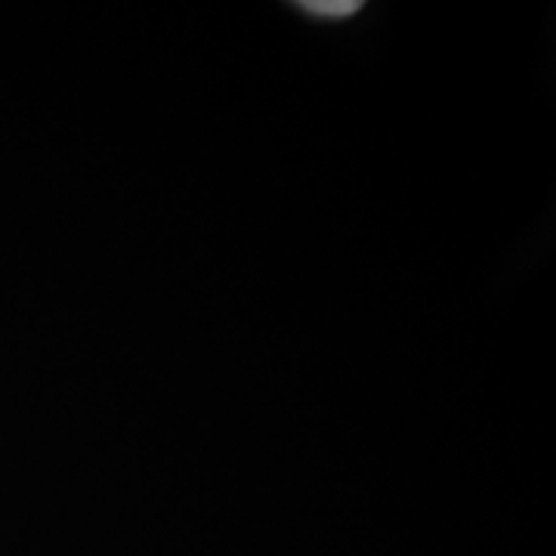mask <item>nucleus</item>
I'll return each instance as SVG.
<instances>
[{"label": "nucleus", "mask_w": 556, "mask_h": 556, "mask_svg": "<svg viewBox=\"0 0 556 556\" xmlns=\"http://www.w3.org/2000/svg\"><path fill=\"white\" fill-rule=\"evenodd\" d=\"M300 10L321 16V20H346L362 10V3L358 0H303Z\"/></svg>", "instance_id": "obj_1"}]
</instances>
